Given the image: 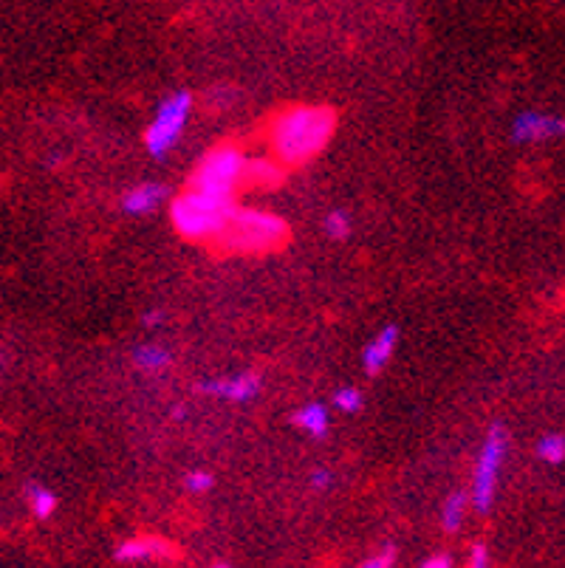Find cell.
<instances>
[{
  "mask_svg": "<svg viewBox=\"0 0 565 568\" xmlns=\"http://www.w3.org/2000/svg\"><path fill=\"white\" fill-rule=\"evenodd\" d=\"M210 568H232V566H226V563H215V566H210Z\"/></svg>",
  "mask_w": 565,
  "mask_h": 568,
  "instance_id": "26",
  "label": "cell"
},
{
  "mask_svg": "<svg viewBox=\"0 0 565 568\" xmlns=\"http://www.w3.org/2000/svg\"><path fill=\"white\" fill-rule=\"evenodd\" d=\"M334 407H337L339 413H359L362 410V405H365V396H362V390L354 388V385H348V388H339L337 393H334Z\"/></svg>",
  "mask_w": 565,
  "mask_h": 568,
  "instance_id": "19",
  "label": "cell"
},
{
  "mask_svg": "<svg viewBox=\"0 0 565 568\" xmlns=\"http://www.w3.org/2000/svg\"><path fill=\"white\" fill-rule=\"evenodd\" d=\"M351 229H354V224H351V215L345 210H331L323 218V232L331 241H345L351 235Z\"/></svg>",
  "mask_w": 565,
  "mask_h": 568,
  "instance_id": "17",
  "label": "cell"
},
{
  "mask_svg": "<svg viewBox=\"0 0 565 568\" xmlns=\"http://www.w3.org/2000/svg\"><path fill=\"white\" fill-rule=\"evenodd\" d=\"M554 136H565V119L560 116H546L540 111H523L512 122V139L520 145H532V142H546Z\"/></svg>",
  "mask_w": 565,
  "mask_h": 568,
  "instance_id": "8",
  "label": "cell"
},
{
  "mask_svg": "<svg viewBox=\"0 0 565 568\" xmlns=\"http://www.w3.org/2000/svg\"><path fill=\"white\" fill-rule=\"evenodd\" d=\"M537 458L546 464H563L565 461V439L560 433H549L537 441Z\"/></svg>",
  "mask_w": 565,
  "mask_h": 568,
  "instance_id": "18",
  "label": "cell"
},
{
  "mask_svg": "<svg viewBox=\"0 0 565 568\" xmlns=\"http://www.w3.org/2000/svg\"><path fill=\"white\" fill-rule=\"evenodd\" d=\"M170 554H173V546L164 537H133L116 549V560L142 563V560H156V557H170Z\"/></svg>",
  "mask_w": 565,
  "mask_h": 568,
  "instance_id": "10",
  "label": "cell"
},
{
  "mask_svg": "<svg viewBox=\"0 0 565 568\" xmlns=\"http://www.w3.org/2000/svg\"><path fill=\"white\" fill-rule=\"evenodd\" d=\"M286 238H289V224L280 215L235 207L215 244L232 255H260V252H272L277 246H283Z\"/></svg>",
  "mask_w": 565,
  "mask_h": 568,
  "instance_id": "2",
  "label": "cell"
},
{
  "mask_svg": "<svg viewBox=\"0 0 565 568\" xmlns=\"http://www.w3.org/2000/svg\"><path fill=\"white\" fill-rule=\"evenodd\" d=\"M190 111H193L190 91H173L170 97L162 99L153 122L145 130V147L153 159H164L178 145L184 125L190 119Z\"/></svg>",
  "mask_w": 565,
  "mask_h": 568,
  "instance_id": "5",
  "label": "cell"
},
{
  "mask_svg": "<svg viewBox=\"0 0 565 568\" xmlns=\"http://www.w3.org/2000/svg\"><path fill=\"white\" fill-rule=\"evenodd\" d=\"M393 560H396V549H382V552L371 554L368 560H362L359 568H393Z\"/></svg>",
  "mask_w": 565,
  "mask_h": 568,
  "instance_id": "21",
  "label": "cell"
},
{
  "mask_svg": "<svg viewBox=\"0 0 565 568\" xmlns=\"http://www.w3.org/2000/svg\"><path fill=\"white\" fill-rule=\"evenodd\" d=\"M467 568H492V560H489V549H486L484 543H475V546H472Z\"/></svg>",
  "mask_w": 565,
  "mask_h": 568,
  "instance_id": "22",
  "label": "cell"
},
{
  "mask_svg": "<svg viewBox=\"0 0 565 568\" xmlns=\"http://www.w3.org/2000/svg\"><path fill=\"white\" fill-rule=\"evenodd\" d=\"M184 487H187V492H193V495H204V492H210L215 487V478L207 470H193L184 475Z\"/></svg>",
  "mask_w": 565,
  "mask_h": 568,
  "instance_id": "20",
  "label": "cell"
},
{
  "mask_svg": "<svg viewBox=\"0 0 565 568\" xmlns=\"http://www.w3.org/2000/svg\"><path fill=\"white\" fill-rule=\"evenodd\" d=\"M469 509V492H450L441 504V526L444 532H458L464 526V518H467Z\"/></svg>",
  "mask_w": 565,
  "mask_h": 568,
  "instance_id": "16",
  "label": "cell"
},
{
  "mask_svg": "<svg viewBox=\"0 0 565 568\" xmlns=\"http://www.w3.org/2000/svg\"><path fill=\"white\" fill-rule=\"evenodd\" d=\"M509 450V436L503 430V424H492L486 433L484 447L475 464V478H472V492H469V504L475 506V512L486 515L495 501V489H498V472H501L503 458Z\"/></svg>",
  "mask_w": 565,
  "mask_h": 568,
  "instance_id": "6",
  "label": "cell"
},
{
  "mask_svg": "<svg viewBox=\"0 0 565 568\" xmlns=\"http://www.w3.org/2000/svg\"><path fill=\"white\" fill-rule=\"evenodd\" d=\"M283 181V170L280 164L272 159H260V162H249L246 159V173H243V184L249 187H260V190H272Z\"/></svg>",
  "mask_w": 565,
  "mask_h": 568,
  "instance_id": "14",
  "label": "cell"
},
{
  "mask_svg": "<svg viewBox=\"0 0 565 568\" xmlns=\"http://www.w3.org/2000/svg\"><path fill=\"white\" fill-rule=\"evenodd\" d=\"M162 323H164L162 311H147L145 317H142V325H145V328H159Z\"/></svg>",
  "mask_w": 565,
  "mask_h": 568,
  "instance_id": "25",
  "label": "cell"
},
{
  "mask_svg": "<svg viewBox=\"0 0 565 568\" xmlns=\"http://www.w3.org/2000/svg\"><path fill=\"white\" fill-rule=\"evenodd\" d=\"M133 365H136L142 374H162V371H167V368L173 365V357H170V351L162 348V345L147 342V345H139V348L133 351Z\"/></svg>",
  "mask_w": 565,
  "mask_h": 568,
  "instance_id": "15",
  "label": "cell"
},
{
  "mask_svg": "<svg viewBox=\"0 0 565 568\" xmlns=\"http://www.w3.org/2000/svg\"><path fill=\"white\" fill-rule=\"evenodd\" d=\"M167 198V190L156 181H145V184H136L130 187L128 193L122 195V210L128 215H147L153 212L159 204Z\"/></svg>",
  "mask_w": 565,
  "mask_h": 568,
  "instance_id": "11",
  "label": "cell"
},
{
  "mask_svg": "<svg viewBox=\"0 0 565 568\" xmlns=\"http://www.w3.org/2000/svg\"><path fill=\"white\" fill-rule=\"evenodd\" d=\"M246 156L238 145H218L201 156L190 173V190L221 201H235V193L243 184Z\"/></svg>",
  "mask_w": 565,
  "mask_h": 568,
  "instance_id": "4",
  "label": "cell"
},
{
  "mask_svg": "<svg viewBox=\"0 0 565 568\" xmlns=\"http://www.w3.org/2000/svg\"><path fill=\"white\" fill-rule=\"evenodd\" d=\"M337 130V114L328 105H294L277 116L269 142L272 153L280 164L311 162L317 153H323Z\"/></svg>",
  "mask_w": 565,
  "mask_h": 568,
  "instance_id": "1",
  "label": "cell"
},
{
  "mask_svg": "<svg viewBox=\"0 0 565 568\" xmlns=\"http://www.w3.org/2000/svg\"><path fill=\"white\" fill-rule=\"evenodd\" d=\"M419 568H452V557L447 552L430 554L427 560H421Z\"/></svg>",
  "mask_w": 565,
  "mask_h": 568,
  "instance_id": "24",
  "label": "cell"
},
{
  "mask_svg": "<svg viewBox=\"0 0 565 568\" xmlns=\"http://www.w3.org/2000/svg\"><path fill=\"white\" fill-rule=\"evenodd\" d=\"M308 484H311V489L323 492V489L334 484V475H331V470H314L311 472V478H308Z\"/></svg>",
  "mask_w": 565,
  "mask_h": 568,
  "instance_id": "23",
  "label": "cell"
},
{
  "mask_svg": "<svg viewBox=\"0 0 565 568\" xmlns=\"http://www.w3.org/2000/svg\"><path fill=\"white\" fill-rule=\"evenodd\" d=\"M396 345H399V325H385L379 334H373V340L365 345V354H362L365 374H379L396 354Z\"/></svg>",
  "mask_w": 565,
  "mask_h": 568,
  "instance_id": "9",
  "label": "cell"
},
{
  "mask_svg": "<svg viewBox=\"0 0 565 568\" xmlns=\"http://www.w3.org/2000/svg\"><path fill=\"white\" fill-rule=\"evenodd\" d=\"M294 424L311 439H323V436H328V424H331L328 407L323 402H308L294 413Z\"/></svg>",
  "mask_w": 565,
  "mask_h": 568,
  "instance_id": "12",
  "label": "cell"
},
{
  "mask_svg": "<svg viewBox=\"0 0 565 568\" xmlns=\"http://www.w3.org/2000/svg\"><path fill=\"white\" fill-rule=\"evenodd\" d=\"M260 388H263V382H260V376L252 374V371L198 382V390H201V393L218 396V399H224V402H252L260 393Z\"/></svg>",
  "mask_w": 565,
  "mask_h": 568,
  "instance_id": "7",
  "label": "cell"
},
{
  "mask_svg": "<svg viewBox=\"0 0 565 568\" xmlns=\"http://www.w3.org/2000/svg\"><path fill=\"white\" fill-rule=\"evenodd\" d=\"M23 495H26V504H29V512H32L37 520H49L54 512H57V492L49 489L46 484H37V481H29L23 487Z\"/></svg>",
  "mask_w": 565,
  "mask_h": 568,
  "instance_id": "13",
  "label": "cell"
},
{
  "mask_svg": "<svg viewBox=\"0 0 565 568\" xmlns=\"http://www.w3.org/2000/svg\"><path fill=\"white\" fill-rule=\"evenodd\" d=\"M235 212V201H221V198H210V195L181 193L173 198L170 204V221L181 238L187 241H218V235L224 232L226 221Z\"/></svg>",
  "mask_w": 565,
  "mask_h": 568,
  "instance_id": "3",
  "label": "cell"
}]
</instances>
